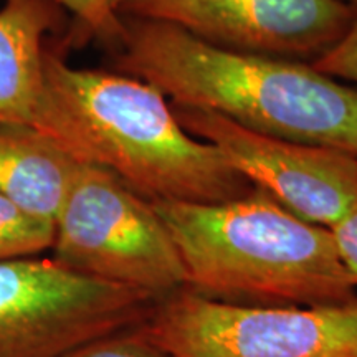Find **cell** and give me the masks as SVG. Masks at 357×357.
Instances as JSON below:
<instances>
[{"label": "cell", "instance_id": "obj_1", "mask_svg": "<svg viewBox=\"0 0 357 357\" xmlns=\"http://www.w3.org/2000/svg\"><path fill=\"white\" fill-rule=\"evenodd\" d=\"M33 131L79 162L114 174L149 202L220 204L255 189L215 147L185 131L153 84L75 68L50 53Z\"/></svg>", "mask_w": 357, "mask_h": 357}, {"label": "cell", "instance_id": "obj_2", "mask_svg": "<svg viewBox=\"0 0 357 357\" xmlns=\"http://www.w3.org/2000/svg\"><path fill=\"white\" fill-rule=\"evenodd\" d=\"M118 66L172 105L357 158V88L287 58L215 47L166 22L124 24Z\"/></svg>", "mask_w": 357, "mask_h": 357}, {"label": "cell", "instance_id": "obj_3", "mask_svg": "<svg viewBox=\"0 0 357 357\" xmlns=\"http://www.w3.org/2000/svg\"><path fill=\"white\" fill-rule=\"evenodd\" d=\"M184 263L189 291L248 306L357 300L331 230L253 189L220 204L153 202Z\"/></svg>", "mask_w": 357, "mask_h": 357}, {"label": "cell", "instance_id": "obj_4", "mask_svg": "<svg viewBox=\"0 0 357 357\" xmlns=\"http://www.w3.org/2000/svg\"><path fill=\"white\" fill-rule=\"evenodd\" d=\"M53 258L89 278L160 301L187 288L184 263L153 202L79 162L53 235Z\"/></svg>", "mask_w": 357, "mask_h": 357}, {"label": "cell", "instance_id": "obj_5", "mask_svg": "<svg viewBox=\"0 0 357 357\" xmlns=\"http://www.w3.org/2000/svg\"><path fill=\"white\" fill-rule=\"evenodd\" d=\"M171 357H357V300L324 306H248L182 289L141 324Z\"/></svg>", "mask_w": 357, "mask_h": 357}, {"label": "cell", "instance_id": "obj_6", "mask_svg": "<svg viewBox=\"0 0 357 357\" xmlns=\"http://www.w3.org/2000/svg\"><path fill=\"white\" fill-rule=\"evenodd\" d=\"M158 300L89 278L55 258L0 263V357H63L137 328Z\"/></svg>", "mask_w": 357, "mask_h": 357}, {"label": "cell", "instance_id": "obj_7", "mask_svg": "<svg viewBox=\"0 0 357 357\" xmlns=\"http://www.w3.org/2000/svg\"><path fill=\"white\" fill-rule=\"evenodd\" d=\"M172 108L187 132L303 220L331 230L357 202L356 155L252 131L213 111Z\"/></svg>", "mask_w": 357, "mask_h": 357}, {"label": "cell", "instance_id": "obj_8", "mask_svg": "<svg viewBox=\"0 0 357 357\" xmlns=\"http://www.w3.org/2000/svg\"><path fill=\"white\" fill-rule=\"evenodd\" d=\"M119 13L166 22L225 50L314 61L357 10L342 0H128Z\"/></svg>", "mask_w": 357, "mask_h": 357}, {"label": "cell", "instance_id": "obj_9", "mask_svg": "<svg viewBox=\"0 0 357 357\" xmlns=\"http://www.w3.org/2000/svg\"><path fill=\"white\" fill-rule=\"evenodd\" d=\"M50 24L43 0H6L0 7V126H37L45 93L42 45Z\"/></svg>", "mask_w": 357, "mask_h": 357}, {"label": "cell", "instance_id": "obj_10", "mask_svg": "<svg viewBox=\"0 0 357 357\" xmlns=\"http://www.w3.org/2000/svg\"><path fill=\"white\" fill-rule=\"evenodd\" d=\"M79 160L29 128L0 126V195L55 227Z\"/></svg>", "mask_w": 357, "mask_h": 357}, {"label": "cell", "instance_id": "obj_11", "mask_svg": "<svg viewBox=\"0 0 357 357\" xmlns=\"http://www.w3.org/2000/svg\"><path fill=\"white\" fill-rule=\"evenodd\" d=\"M55 227L37 220L0 195V263L52 250Z\"/></svg>", "mask_w": 357, "mask_h": 357}, {"label": "cell", "instance_id": "obj_12", "mask_svg": "<svg viewBox=\"0 0 357 357\" xmlns=\"http://www.w3.org/2000/svg\"><path fill=\"white\" fill-rule=\"evenodd\" d=\"M63 357H171L166 351L155 346L141 326L96 339Z\"/></svg>", "mask_w": 357, "mask_h": 357}, {"label": "cell", "instance_id": "obj_13", "mask_svg": "<svg viewBox=\"0 0 357 357\" xmlns=\"http://www.w3.org/2000/svg\"><path fill=\"white\" fill-rule=\"evenodd\" d=\"M311 66L334 79L357 84V15L341 40L316 58Z\"/></svg>", "mask_w": 357, "mask_h": 357}, {"label": "cell", "instance_id": "obj_14", "mask_svg": "<svg viewBox=\"0 0 357 357\" xmlns=\"http://www.w3.org/2000/svg\"><path fill=\"white\" fill-rule=\"evenodd\" d=\"M52 2L68 8L93 32L108 38L121 37L123 20L113 10L109 0H52Z\"/></svg>", "mask_w": 357, "mask_h": 357}, {"label": "cell", "instance_id": "obj_15", "mask_svg": "<svg viewBox=\"0 0 357 357\" xmlns=\"http://www.w3.org/2000/svg\"><path fill=\"white\" fill-rule=\"evenodd\" d=\"M339 257L357 284V202L331 229Z\"/></svg>", "mask_w": 357, "mask_h": 357}, {"label": "cell", "instance_id": "obj_16", "mask_svg": "<svg viewBox=\"0 0 357 357\" xmlns=\"http://www.w3.org/2000/svg\"><path fill=\"white\" fill-rule=\"evenodd\" d=\"M126 2H128V0H109L111 7H113V10L118 13V15H119V8H121Z\"/></svg>", "mask_w": 357, "mask_h": 357}, {"label": "cell", "instance_id": "obj_17", "mask_svg": "<svg viewBox=\"0 0 357 357\" xmlns=\"http://www.w3.org/2000/svg\"><path fill=\"white\" fill-rule=\"evenodd\" d=\"M342 2H346L347 6H351L352 8H356L357 10V0H342Z\"/></svg>", "mask_w": 357, "mask_h": 357}]
</instances>
